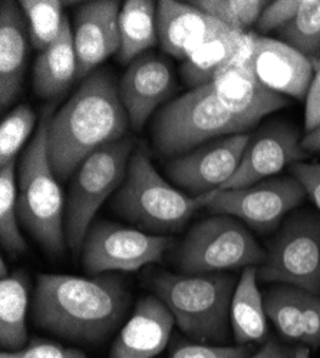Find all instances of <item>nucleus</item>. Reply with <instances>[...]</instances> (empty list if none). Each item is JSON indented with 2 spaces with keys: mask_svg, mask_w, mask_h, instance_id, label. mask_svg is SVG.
<instances>
[{
  "mask_svg": "<svg viewBox=\"0 0 320 358\" xmlns=\"http://www.w3.org/2000/svg\"><path fill=\"white\" fill-rule=\"evenodd\" d=\"M128 125L130 117L112 73L101 69L85 78L49 121L48 155L57 181H68L91 154L123 139Z\"/></svg>",
  "mask_w": 320,
  "mask_h": 358,
  "instance_id": "obj_1",
  "label": "nucleus"
},
{
  "mask_svg": "<svg viewBox=\"0 0 320 358\" xmlns=\"http://www.w3.org/2000/svg\"><path fill=\"white\" fill-rule=\"evenodd\" d=\"M128 303L124 281L111 273L94 278L41 274L32 318L39 328L52 334L97 343L121 322Z\"/></svg>",
  "mask_w": 320,
  "mask_h": 358,
  "instance_id": "obj_2",
  "label": "nucleus"
},
{
  "mask_svg": "<svg viewBox=\"0 0 320 358\" xmlns=\"http://www.w3.org/2000/svg\"><path fill=\"white\" fill-rule=\"evenodd\" d=\"M50 115L45 112L38 129L19 161L18 215L50 257H61L67 248L65 202L48 155V128Z\"/></svg>",
  "mask_w": 320,
  "mask_h": 358,
  "instance_id": "obj_3",
  "label": "nucleus"
},
{
  "mask_svg": "<svg viewBox=\"0 0 320 358\" xmlns=\"http://www.w3.org/2000/svg\"><path fill=\"white\" fill-rule=\"evenodd\" d=\"M150 285L176 318L180 330L198 343H225L236 281L231 275L155 273Z\"/></svg>",
  "mask_w": 320,
  "mask_h": 358,
  "instance_id": "obj_4",
  "label": "nucleus"
},
{
  "mask_svg": "<svg viewBox=\"0 0 320 358\" xmlns=\"http://www.w3.org/2000/svg\"><path fill=\"white\" fill-rule=\"evenodd\" d=\"M213 195L193 198L172 188L157 172L150 157L142 149H135L125 181L111 208L142 231L174 232L181 229L200 208H206Z\"/></svg>",
  "mask_w": 320,
  "mask_h": 358,
  "instance_id": "obj_5",
  "label": "nucleus"
},
{
  "mask_svg": "<svg viewBox=\"0 0 320 358\" xmlns=\"http://www.w3.org/2000/svg\"><path fill=\"white\" fill-rule=\"evenodd\" d=\"M247 131L218 99L211 83H206L161 108L153 122V146L161 157L176 158L206 142Z\"/></svg>",
  "mask_w": 320,
  "mask_h": 358,
  "instance_id": "obj_6",
  "label": "nucleus"
},
{
  "mask_svg": "<svg viewBox=\"0 0 320 358\" xmlns=\"http://www.w3.org/2000/svg\"><path fill=\"white\" fill-rule=\"evenodd\" d=\"M134 148L132 138L111 142L91 154L74 173L65 205V238L74 255L81 252L101 205L124 184Z\"/></svg>",
  "mask_w": 320,
  "mask_h": 358,
  "instance_id": "obj_7",
  "label": "nucleus"
},
{
  "mask_svg": "<svg viewBox=\"0 0 320 358\" xmlns=\"http://www.w3.org/2000/svg\"><path fill=\"white\" fill-rule=\"evenodd\" d=\"M266 251L237 218L214 215L195 224L176 252L181 274H211L261 265Z\"/></svg>",
  "mask_w": 320,
  "mask_h": 358,
  "instance_id": "obj_8",
  "label": "nucleus"
},
{
  "mask_svg": "<svg viewBox=\"0 0 320 358\" xmlns=\"http://www.w3.org/2000/svg\"><path fill=\"white\" fill-rule=\"evenodd\" d=\"M257 280L293 285L320 296L319 215L299 213L286 221L257 268Z\"/></svg>",
  "mask_w": 320,
  "mask_h": 358,
  "instance_id": "obj_9",
  "label": "nucleus"
},
{
  "mask_svg": "<svg viewBox=\"0 0 320 358\" xmlns=\"http://www.w3.org/2000/svg\"><path fill=\"white\" fill-rule=\"evenodd\" d=\"M174 240L164 235L123 227L109 221L91 225L82 244V265L86 274L102 275L115 271L132 273L160 262Z\"/></svg>",
  "mask_w": 320,
  "mask_h": 358,
  "instance_id": "obj_10",
  "label": "nucleus"
},
{
  "mask_svg": "<svg viewBox=\"0 0 320 358\" xmlns=\"http://www.w3.org/2000/svg\"><path fill=\"white\" fill-rule=\"evenodd\" d=\"M305 195L295 176L272 178L240 189L214 191L206 208L214 215L235 217L266 234L276 229L284 215L302 203Z\"/></svg>",
  "mask_w": 320,
  "mask_h": 358,
  "instance_id": "obj_11",
  "label": "nucleus"
},
{
  "mask_svg": "<svg viewBox=\"0 0 320 358\" xmlns=\"http://www.w3.org/2000/svg\"><path fill=\"white\" fill-rule=\"evenodd\" d=\"M232 61L251 69L270 91L305 99L314 75L310 59L283 41L246 32L239 53Z\"/></svg>",
  "mask_w": 320,
  "mask_h": 358,
  "instance_id": "obj_12",
  "label": "nucleus"
},
{
  "mask_svg": "<svg viewBox=\"0 0 320 358\" xmlns=\"http://www.w3.org/2000/svg\"><path fill=\"white\" fill-rule=\"evenodd\" d=\"M250 134H236L206 142L172 158L165 172L171 181L197 198L218 191L236 173L250 141Z\"/></svg>",
  "mask_w": 320,
  "mask_h": 358,
  "instance_id": "obj_13",
  "label": "nucleus"
},
{
  "mask_svg": "<svg viewBox=\"0 0 320 358\" xmlns=\"http://www.w3.org/2000/svg\"><path fill=\"white\" fill-rule=\"evenodd\" d=\"M307 155L302 148L300 132L295 127L284 122L269 124L250 136L236 173L218 191L240 189L261 182L284 166L302 162Z\"/></svg>",
  "mask_w": 320,
  "mask_h": 358,
  "instance_id": "obj_14",
  "label": "nucleus"
},
{
  "mask_svg": "<svg viewBox=\"0 0 320 358\" xmlns=\"http://www.w3.org/2000/svg\"><path fill=\"white\" fill-rule=\"evenodd\" d=\"M121 3L116 0H95L81 5L74 16V45L76 79L88 78L106 57L121 49Z\"/></svg>",
  "mask_w": 320,
  "mask_h": 358,
  "instance_id": "obj_15",
  "label": "nucleus"
},
{
  "mask_svg": "<svg viewBox=\"0 0 320 358\" xmlns=\"http://www.w3.org/2000/svg\"><path fill=\"white\" fill-rule=\"evenodd\" d=\"M118 87L130 125L141 131L154 110L171 96L176 83L167 62L154 55H142L128 65Z\"/></svg>",
  "mask_w": 320,
  "mask_h": 358,
  "instance_id": "obj_16",
  "label": "nucleus"
},
{
  "mask_svg": "<svg viewBox=\"0 0 320 358\" xmlns=\"http://www.w3.org/2000/svg\"><path fill=\"white\" fill-rule=\"evenodd\" d=\"M228 27L191 3L161 0L157 5L158 42L168 55L186 59L207 39Z\"/></svg>",
  "mask_w": 320,
  "mask_h": 358,
  "instance_id": "obj_17",
  "label": "nucleus"
},
{
  "mask_svg": "<svg viewBox=\"0 0 320 358\" xmlns=\"http://www.w3.org/2000/svg\"><path fill=\"white\" fill-rule=\"evenodd\" d=\"M218 99L251 129L261 117L288 105L281 95L270 91L247 66L231 61L210 82Z\"/></svg>",
  "mask_w": 320,
  "mask_h": 358,
  "instance_id": "obj_18",
  "label": "nucleus"
},
{
  "mask_svg": "<svg viewBox=\"0 0 320 358\" xmlns=\"http://www.w3.org/2000/svg\"><path fill=\"white\" fill-rule=\"evenodd\" d=\"M174 322L176 318L158 296L142 298L116 337L109 358H154L167 347Z\"/></svg>",
  "mask_w": 320,
  "mask_h": 358,
  "instance_id": "obj_19",
  "label": "nucleus"
},
{
  "mask_svg": "<svg viewBox=\"0 0 320 358\" xmlns=\"http://www.w3.org/2000/svg\"><path fill=\"white\" fill-rule=\"evenodd\" d=\"M27 22L19 3L0 5V106L5 110L22 91L27 59Z\"/></svg>",
  "mask_w": 320,
  "mask_h": 358,
  "instance_id": "obj_20",
  "label": "nucleus"
},
{
  "mask_svg": "<svg viewBox=\"0 0 320 358\" xmlns=\"http://www.w3.org/2000/svg\"><path fill=\"white\" fill-rule=\"evenodd\" d=\"M76 53L72 27L65 16L57 38L43 49L34 66V87L42 99H53L64 94L76 79Z\"/></svg>",
  "mask_w": 320,
  "mask_h": 358,
  "instance_id": "obj_21",
  "label": "nucleus"
},
{
  "mask_svg": "<svg viewBox=\"0 0 320 358\" xmlns=\"http://www.w3.org/2000/svg\"><path fill=\"white\" fill-rule=\"evenodd\" d=\"M230 321L239 345L267 341L265 303L257 288V266H247L232 294Z\"/></svg>",
  "mask_w": 320,
  "mask_h": 358,
  "instance_id": "obj_22",
  "label": "nucleus"
},
{
  "mask_svg": "<svg viewBox=\"0 0 320 358\" xmlns=\"http://www.w3.org/2000/svg\"><path fill=\"white\" fill-rule=\"evenodd\" d=\"M27 304L29 278L18 270L0 282V344L8 352L20 351L27 343Z\"/></svg>",
  "mask_w": 320,
  "mask_h": 358,
  "instance_id": "obj_23",
  "label": "nucleus"
},
{
  "mask_svg": "<svg viewBox=\"0 0 320 358\" xmlns=\"http://www.w3.org/2000/svg\"><path fill=\"white\" fill-rule=\"evenodd\" d=\"M244 34L228 29L197 48L181 65L184 82L191 89L210 83L236 57Z\"/></svg>",
  "mask_w": 320,
  "mask_h": 358,
  "instance_id": "obj_24",
  "label": "nucleus"
},
{
  "mask_svg": "<svg viewBox=\"0 0 320 358\" xmlns=\"http://www.w3.org/2000/svg\"><path fill=\"white\" fill-rule=\"evenodd\" d=\"M121 49L118 59L130 65L158 42L157 6L151 0H128L120 12Z\"/></svg>",
  "mask_w": 320,
  "mask_h": 358,
  "instance_id": "obj_25",
  "label": "nucleus"
},
{
  "mask_svg": "<svg viewBox=\"0 0 320 358\" xmlns=\"http://www.w3.org/2000/svg\"><path fill=\"white\" fill-rule=\"evenodd\" d=\"M303 289L286 284L270 288L265 296L266 315L287 340L303 343Z\"/></svg>",
  "mask_w": 320,
  "mask_h": 358,
  "instance_id": "obj_26",
  "label": "nucleus"
},
{
  "mask_svg": "<svg viewBox=\"0 0 320 358\" xmlns=\"http://www.w3.org/2000/svg\"><path fill=\"white\" fill-rule=\"evenodd\" d=\"M0 241L11 257L22 255L27 250L19 228L16 159L0 168Z\"/></svg>",
  "mask_w": 320,
  "mask_h": 358,
  "instance_id": "obj_27",
  "label": "nucleus"
},
{
  "mask_svg": "<svg viewBox=\"0 0 320 358\" xmlns=\"http://www.w3.org/2000/svg\"><path fill=\"white\" fill-rule=\"evenodd\" d=\"M279 35L316 68L320 62V0H302L296 17L280 29Z\"/></svg>",
  "mask_w": 320,
  "mask_h": 358,
  "instance_id": "obj_28",
  "label": "nucleus"
},
{
  "mask_svg": "<svg viewBox=\"0 0 320 358\" xmlns=\"http://www.w3.org/2000/svg\"><path fill=\"white\" fill-rule=\"evenodd\" d=\"M19 5L27 22L29 38L34 48L42 52L61 32L65 3L60 0H22Z\"/></svg>",
  "mask_w": 320,
  "mask_h": 358,
  "instance_id": "obj_29",
  "label": "nucleus"
},
{
  "mask_svg": "<svg viewBox=\"0 0 320 358\" xmlns=\"http://www.w3.org/2000/svg\"><path fill=\"white\" fill-rule=\"evenodd\" d=\"M195 8L218 20L231 31L247 32L246 29L257 23L269 2L261 0H194Z\"/></svg>",
  "mask_w": 320,
  "mask_h": 358,
  "instance_id": "obj_30",
  "label": "nucleus"
},
{
  "mask_svg": "<svg viewBox=\"0 0 320 358\" xmlns=\"http://www.w3.org/2000/svg\"><path fill=\"white\" fill-rule=\"evenodd\" d=\"M36 115L29 105H19L11 110L0 127V168L16 159L20 148L32 135Z\"/></svg>",
  "mask_w": 320,
  "mask_h": 358,
  "instance_id": "obj_31",
  "label": "nucleus"
},
{
  "mask_svg": "<svg viewBox=\"0 0 320 358\" xmlns=\"http://www.w3.org/2000/svg\"><path fill=\"white\" fill-rule=\"evenodd\" d=\"M253 355L251 345L223 347L207 344H180L172 350L169 358H249Z\"/></svg>",
  "mask_w": 320,
  "mask_h": 358,
  "instance_id": "obj_32",
  "label": "nucleus"
},
{
  "mask_svg": "<svg viewBox=\"0 0 320 358\" xmlns=\"http://www.w3.org/2000/svg\"><path fill=\"white\" fill-rule=\"evenodd\" d=\"M302 5V0H274L261 12L257 20V29L260 32L280 31L292 22Z\"/></svg>",
  "mask_w": 320,
  "mask_h": 358,
  "instance_id": "obj_33",
  "label": "nucleus"
},
{
  "mask_svg": "<svg viewBox=\"0 0 320 358\" xmlns=\"http://www.w3.org/2000/svg\"><path fill=\"white\" fill-rule=\"evenodd\" d=\"M0 358H88L82 351L65 348L60 344L35 341L16 352L4 351Z\"/></svg>",
  "mask_w": 320,
  "mask_h": 358,
  "instance_id": "obj_34",
  "label": "nucleus"
},
{
  "mask_svg": "<svg viewBox=\"0 0 320 358\" xmlns=\"http://www.w3.org/2000/svg\"><path fill=\"white\" fill-rule=\"evenodd\" d=\"M303 344L320 347V296L305 291L303 298Z\"/></svg>",
  "mask_w": 320,
  "mask_h": 358,
  "instance_id": "obj_35",
  "label": "nucleus"
},
{
  "mask_svg": "<svg viewBox=\"0 0 320 358\" xmlns=\"http://www.w3.org/2000/svg\"><path fill=\"white\" fill-rule=\"evenodd\" d=\"M290 172L302 184L320 211V164L296 162L290 165Z\"/></svg>",
  "mask_w": 320,
  "mask_h": 358,
  "instance_id": "obj_36",
  "label": "nucleus"
},
{
  "mask_svg": "<svg viewBox=\"0 0 320 358\" xmlns=\"http://www.w3.org/2000/svg\"><path fill=\"white\" fill-rule=\"evenodd\" d=\"M320 127V62L314 68L313 80L310 83L306 96L305 109V131L306 134L313 132Z\"/></svg>",
  "mask_w": 320,
  "mask_h": 358,
  "instance_id": "obj_37",
  "label": "nucleus"
},
{
  "mask_svg": "<svg viewBox=\"0 0 320 358\" xmlns=\"http://www.w3.org/2000/svg\"><path fill=\"white\" fill-rule=\"evenodd\" d=\"M249 358H295V350L284 347L274 340H267L263 347Z\"/></svg>",
  "mask_w": 320,
  "mask_h": 358,
  "instance_id": "obj_38",
  "label": "nucleus"
},
{
  "mask_svg": "<svg viewBox=\"0 0 320 358\" xmlns=\"http://www.w3.org/2000/svg\"><path fill=\"white\" fill-rule=\"evenodd\" d=\"M302 148L309 152H320V127L316 128L313 132L306 134L302 139Z\"/></svg>",
  "mask_w": 320,
  "mask_h": 358,
  "instance_id": "obj_39",
  "label": "nucleus"
},
{
  "mask_svg": "<svg viewBox=\"0 0 320 358\" xmlns=\"http://www.w3.org/2000/svg\"><path fill=\"white\" fill-rule=\"evenodd\" d=\"M295 358H309V348L300 345L295 350Z\"/></svg>",
  "mask_w": 320,
  "mask_h": 358,
  "instance_id": "obj_40",
  "label": "nucleus"
},
{
  "mask_svg": "<svg viewBox=\"0 0 320 358\" xmlns=\"http://www.w3.org/2000/svg\"><path fill=\"white\" fill-rule=\"evenodd\" d=\"M0 277H2V280L8 277L6 275V264H5L4 258H2V261H0Z\"/></svg>",
  "mask_w": 320,
  "mask_h": 358,
  "instance_id": "obj_41",
  "label": "nucleus"
}]
</instances>
